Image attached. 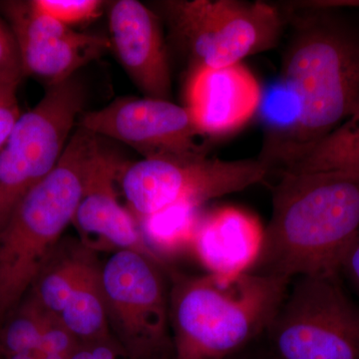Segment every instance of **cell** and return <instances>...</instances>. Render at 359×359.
I'll use <instances>...</instances> for the list:
<instances>
[{
    "mask_svg": "<svg viewBox=\"0 0 359 359\" xmlns=\"http://www.w3.org/2000/svg\"><path fill=\"white\" fill-rule=\"evenodd\" d=\"M292 15L280 81L294 115L268 140L259 160L283 169L348 119L359 107V21L325 1Z\"/></svg>",
    "mask_w": 359,
    "mask_h": 359,
    "instance_id": "cell-1",
    "label": "cell"
},
{
    "mask_svg": "<svg viewBox=\"0 0 359 359\" xmlns=\"http://www.w3.org/2000/svg\"><path fill=\"white\" fill-rule=\"evenodd\" d=\"M276 175L273 212L250 273L292 282L339 276L359 231V178L323 173Z\"/></svg>",
    "mask_w": 359,
    "mask_h": 359,
    "instance_id": "cell-2",
    "label": "cell"
},
{
    "mask_svg": "<svg viewBox=\"0 0 359 359\" xmlns=\"http://www.w3.org/2000/svg\"><path fill=\"white\" fill-rule=\"evenodd\" d=\"M168 276L174 359H224L261 339L290 283L252 273L231 280L174 269Z\"/></svg>",
    "mask_w": 359,
    "mask_h": 359,
    "instance_id": "cell-3",
    "label": "cell"
},
{
    "mask_svg": "<svg viewBox=\"0 0 359 359\" xmlns=\"http://www.w3.org/2000/svg\"><path fill=\"white\" fill-rule=\"evenodd\" d=\"M101 141L78 127L57 165L0 230V323L25 299L72 224Z\"/></svg>",
    "mask_w": 359,
    "mask_h": 359,
    "instance_id": "cell-4",
    "label": "cell"
},
{
    "mask_svg": "<svg viewBox=\"0 0 359 359\" xmlns=\"http://www.w3.org/2000/svg\"><path fill=\"white\" fill-rule=\"evenodd\" d=\"M262 339L273 359H359V304L339 276H299Z\"/></svg>",
    "mask_w": 359,
    "mask_h": 359,
    "instance_id": "cell-5",
    "label": "cell"
},
{
    "mask_svg": "<svg viewBox=\"0 0 359 359\" xmlns=\"http://www.w3.org/2000/svg\"><path fill=\"white\" fill-rule=\"evenodd\" d=\"M170 269L128 250H116L101 263L111 337L126 359H174Z\"/></svg>",
    "mask_w": 359,
    "mask_h": 359,
    "instance_id": "cell-6",
    "label": "cell"
},
{
    "mask_svg": "<svg viewBox=\"0 0 359 359\" xmlns=\"http://www.w3.org/2000/svg\"><path fill=\"white\" fill-rule=\"evenodd\" d=\"M193 67L224 68L273 48L285 16L266 2L173 0L161 4Z\"/></svg>",
    "mask_w": 359,
    "mask_h": 359,
    "instance_id": "cell-7",
    "label": "cell"
},
{
    "mask_svg": "<svg viewBox=\"0 0 359 359\" xmlns=\"http://www.w3.org/2000/svg\"><path fill=\"white\" fill-rule=\"evenodd\" d=\"M269 177L271 170L259 158L226 161L198 155L127 163L119 182L130 212L141 221L170 208H202Z\"/></svg>",
    "mask_w": 359,
    "mask_h": 359,
    "instance_id": "cell-8",
    "label": "cell"
},
{
    "mask_svg": "<svg viewBox=\"0 0 359 359\" xmlns=\"http://www.w3.org/2000/svg\"><path fill=\"white\" fill-rule=\"evenodd\" d=\"M85 101V86L73 76L48 87L41 100L21 114L0 150V230L23 198L57 165Z\"/></svg>",
    "mask_w": 359,
    "mask_h": 359,
    "instance_id": "cell-9",
    "label": "cell"
},
{
    "mask_svg": "<svg viewBox=\"0 0 359 359\" xmlns=\"http://www.w3.org/2000/svg\"><path fill=\"white\" fill-rule=\"evenodd\" d=\"M77 123L100 138L126 144L144 159L205 155L198 140L202 136L185 106L170 100L120 98L101 109L83 113Z\"/></svg>",
    "mask_w": 359,
    "mask_h": 359,
    "instance_id": "cell-10",
    "label": "cell"
},
{
    "mask_svg": "<svg viewBox=\"0 0 359 359\" xmlns=\"http://www.w3.org/2000/svg\"><path fill=\"white\" fill-rule=\"evenodd\" d=\"M0 14L13 32L25 77L61 83L110 50L108 36L75 32L35 8L32 0L0 1Z\"/></svg>",
    "mask_w": 359,
    "mask_h": 359,
    "instance_id": "cell-11",
    "label": "cell"
},
{
    "mask_svg": "<svg viewBox=\"0 0 359 359\" xmlns=\"http://www.w3.org/2000/svg\"><path fill=\"white\" fill-rule=\"evenodd\" d=\"M127 163L101 141L87 174L84 192L72 224L81 242L95 250L97 245L140 252L164 264L149 247L140 224L128 208L120 204L116 184Z\"/></svg>",
    "mask_w": 359,
    "mask_h": 359,
    "instance_id": "cell-12",
    "label": "cell"
},
{
    "mask_svg": "<svg viewBox=\"0 0 359 359\" xmlns=\"http://www.w3.org/2000/svg\"><path fill=\"white\" fill-rule=\"evenodd\" d=\"M263 102L261 83L244 63L224 68L194 67L185 88V108L201 136L237 132Z\"/></svg>",
    "mask_w": 359,
    "mask_h": 359,
    "instance_id": "cell-13",
    "label": "cell"
},
{
    "mask_svg": "<svg viewBox=\"0 0 359 359\" xmlns=\"http://www.w3.org/2000/svg\"><path fill=\"white\" fill-rule=\"evenodd\" d=\"M111 50L135 85L149 98L169 100L171 71L159 20L137 0L108 4Z\"/></svg>",
    "mask_w": 359,
    "mask_h": 359,
    "instance_id": "cell-14",
    "label": "cell"
},
{
    "mask_svg": "<svg viewBox=\"0 0 359 359\" xmlns=\"http://www.w3.org/2000/svg\"><path fill=\"white\" fill-rule=\"evenodd\" d=\"M266 226L256 215L236 205H222L203 215L192 250L205 273L231 280L256 266Z\"/></svg>",
    "mask_w": 359,
    "mask_h": 359,
    "instance_id": "cell-15",
    "label": "cell"
},
{
    "mask_svg": "<svg viewBox=\"0 0 359 359\" xmlns=\"http://www.w3.org/2000/svg\"><path fill=\"white\" fill-rule=\"evenodd\" d=\"M97 262L95 250L81 241L62 238L27 294L47 313L59 316L78 283Z\"/></svg>",
    "mask_w": 359,
    "mask_h": 359,
    "instance_id": "cell-16",
    "label": "cell"
},
{
    "mask_svg": "<svg viewBox=\"0 0 359 359\" xmlns=\"http://www.w3.org/2000/svg\"><path fill=\"white\" fill-rule=\"evenodd\" d=\"M280 172L359 178V107L332 133L273 174Z\"/></svg>",
    "mask_w": 359,
    "mask_h": 359,
    "instance_id": "cell-17",
    "label": "cell"
},
{
    "mask_svg": "<svg viewBox=\"0 0 359 359\" xmlns=\"http://www.w3.org/2000/svg\"><path fill=\"white\" fill-rule=\"evenodd\" d=\"M59 318L81 344L112 339L101 283V263L87 271Z\"/></svg>",
    "mask_w": 359,
    "mask_h": 359,
    "instance_id": "cell-18",
    "label": "cell"
},
{
    "mask_svg": "<svg viewBox=\"0 0 359 359\" xmlns=\"http://www.w3.org/2000/svg\"><path fill=\"white\" fill-rule=\"evenodd\" d=\"M201 209L180 205L141 219V231L149 247L168 266V256L188 248L192 250L196 231L203 217Z\"/></svg>",
    "mask_w": 359,
    "mask_h": 359,
    "instance_id": "cell-19",
    "label": "cell"
},
{
    "mask_svg": "<svg viewBox=\"0 0 359 359\" xmlns=\"http://www.w3.org/2000/svg\"><path fill=\"white\" fill-rule=\"evenodd\" d=\"M50 316L32 295L26 294L0 323V353H36Z\"/></svg>",
    "mask_w": 359,
    "mask_h": 359,
    "instance_id": "cell-20",
    "label": "cell"
},
{
    "mask_svg": "<svg viewBox=\"0 0 359 359\" xmlns=\"http://www.w3.org/2000/svg\"><path fill=\"white\" fill-rule=\"evenodd\" d=\"M39 11L68 27L96 20L104 2L99 0H32Z\"/></svg>",
    "mask_w": 359,
    "mask_h": 359,
    "instance_id": "cell-21",
    "label": "cell"
},
{
    "mask_svg": "<svg viewBox=\"0 0 359 359\" xmlns=\"http://www.w3.org/2000/svg\"><path fill=\"white\" fill-rule=\"evenodd\" d=\"M80 342L67 327L63 325L58 316L51 314L40 339L36 354L39 358L49 355L71 356L80 346Z\"/></svg>",
    "mask_w": 359,
    "mask_h": 359,
    "instance_id": "cell-22",
    "label": "cell"
},
{
    "mask_svg": "<svg viewBox=\"0 0 359 359\" xmlns=\"http://www.w3.org/2000/svg\"><path fill=\"white\" fill-rule=\"evenodd\" d=\"M25 74L13 32L0 14V83L18 87Z\"/></svg>",
    "mask_w": 359,
    "mask_h": 359,
    "instance_id": "cell-23",
    "label": "cell"
},
{
    "mask_svg": "<svg viewBox=\"0 0 359 359\" xmlns=\"http://www.w3.org/2000/svg\"><path fill=\"white\" fill-rule=\"evenodd\" d=\"M16 91V86L0 83V150L21 116Z\"/></svg>",
    "mask_w": 359,
    "mask_h": 359,
    "instance_id": "cell-24",
    "label": "cell"
},
{
    "mask_svg": "<svg viewBox=\"0 0 359 359\" xmlns=\"http://www.w3.org/2000/svg\"><path fill=\"white\" fill-rule=\"evenodd\" d=\"M339 278L359 299V231L340 264Z\"/></svg>",
    "mask_w": 359,
    "mask_h": 359,
    "instance_id": "cell-25",
    "label": "cell"
},
{
    "mask_svg": "<svg viewBox=\"0 0 359 359\" xmlns=\"http://www.w3.org/2000/svg\"><path fill=\"white\" fill-rule=\"evenodd\" d=\"M71 359H126L113 339L80 344Z\"/></svg>",
    "mask_w": 359,
    "mask_h": 359,
    "instance_id": "cell-26",
    "label": "cell"
},
{
    "mask_svg": "<svg viewBox=\"0 0 359 359\" xmlns=\"http://www.w3.org/2000/svg\"><path fill=\"white\" fill-rule=\"evenodd\" d=\"M224 359H273L269 354L268 349L264 346L263 339L256 340V341L250 344V346H245V348L241 349L238 353L231 354Z\"/></svg>",
    "mask_w": 359,
    "mask_h": 359,
    "instance_id": "cell-27",
    "label": "cell"
},
{
    "mask_svg": "<svg viewBox=\"0 0 359 359\" xmlns=\"http://www.w3.org/2000/svg\"><path fill=\"white\" fill-rule=\"evenodd\" d=\"M2 356L4 359H40L36 353L2 354Z\"/></svg>",
    "mask_w": 359,
    "mask_h": 359,
    "instance_id": "cell-28",
    "label": "cell"
},
{
    "mask_svg": "<svg viewBox=\"0 0 359 359\" xmlns=\"http://www.w3.org/2000/svg\"><path fill=\"white\" fill-rule=\"evenodd\" d=\"M72 358V356H71ZM69 356L65 355H49V356H43V358H39L40 359H71Z\"/></svg>",
    "mask_w": 359,
    "mask_h": 359,
    "instance_id": "cell-29",
    "label": "cell"
},
{
    "mask_svg": "<svg viewBox=\"0 0 359 359\" xmlns=\"http://www.w3.org/2000/svg\"><path fill=\"white\" fill-rule=\"evenodd\" d=\"M0 359H4V356H2L1 353H0Z\"/></svg>",
    "mask_w": 359,
    "mask_h": 359,
    "instance_id": "cell-30",
    "label": "cell"
}]
</instances>
